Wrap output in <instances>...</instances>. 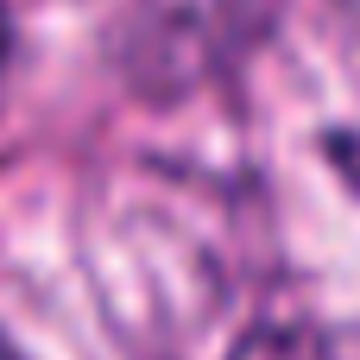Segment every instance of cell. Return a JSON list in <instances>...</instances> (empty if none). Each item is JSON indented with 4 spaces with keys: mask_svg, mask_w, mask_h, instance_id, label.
Returning a JSON list of instances; mask_svg holds the SVG:
<instances>
[{
    "mask_svg": "<svg viewBox=\"0 0 360 360\" xmlns=\"http://www.w3.org/2000/svg\"><path fill=\"white\" fill-rule=\"evenodd\" d=\"M247 360H329L323 348H310V342H272V348H259V354Z\"/></svg>",
    "mask_w": 360,
    "mask_h": 360,
    "instance_id": "6da1fadb",
    "label": "cell"
}]
</instances>
